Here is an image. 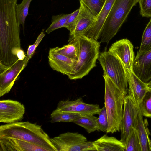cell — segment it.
I'll use <instances>...</instances> for the list:
<instances>
[{"mask_svg": "<svg viewBox=\"0 0 151 151\" xmlns=\"http://www.w3.org/2000/svg\"><path fill=\"white\" fill-rule=\"evenodd\" d=\"M26 56L21 47L20 26L16 18L11 16L0 19V69L12 66Z\"/></svg>", "mask_w": 151, "mask_h": 151, "instance_id": "obj_1", "label": "cell"}, {"mask_svg": "<svg viewBox=\"0 0 151 151\" xmlns=\"http://www.w3.org/2000/svg\"><path fill=\"white\" fill-rule=\"evenodd\" d=\"M10 138L30 142L48 151H57L41 125L29 121L17 122L1 125L0 138Z\"/></svg>", "mask_w": 151, "mask_h": 151, "instance_id": "obj_2", "label": "cell"}, {"mask_svg": "<svg viewBox=\"0 0 151 151\" xmlns=\"http://www.w3.org/2000/svg\"><path fill=\"white\" fill-rule=\"evenodd\" d=\"M103 77L105 83L104 106L108 119L107 133H113L120 131L124 101L126 95L104 72Z\"/></svg>", "mask_w": 151, "mask_h": 151, "instance_id": "obj_3", "label": "cell"}, {"mask_svg": "<svg viewBox=\"0 0 151 151\" xmlns=\"http://www.w3.org/2000/svg\"><path fill=\"white\" fill-rule=\"evenodd\" d=\"M78 45V58L73 74L68 78L70 80L81 79L88 74L96 66L99 57L100 43L84 35L77 38Z\"/></svg>", "mask_w": 151, "mask_h": 151, "instance_id": "obj_4", "label": "cell"}, {"mask_svg": "<svg viewBox=\"0 0 151 151\" xmlns=\"http://www.w3.org/2000/svg\"><path fill=\"white\" fill-rule=\"evenodd\" d=\"M138 0H116L104 25L100 43L108 44L117 34Z\"/></svg>", "mask_w": 151, "mask_h": 151, "instance_id": "obj_5", "label": "cell"}, {"mask_svg": "<svg viewBox=\"0 0 151 151\" xmlns=\"http://www.w3.org/2000/svg\"><path fill=\"white\" fill-rule=\"evenodd\" d=\"M98 59L104 72L122 93L128 95L127 69L120 59L109 50L101 52Z\"/></svg>", "mask_w": 151, "mask_h": 151, "instance_id": "obj_6", "label": "cell"}, {"mask_svg": "<svg viewBox=\"0 0 151 151\" xmlns=\"http://www.w3.org/2000/svg\"><path fill=\"white\" fill-rule=\"evenodd\" d=\"M57 151H96L93 141L78 132H67L51 138Z\"/></svg>", "mask_w": 151, "mask_h": 151, "instance_id": "obj_7", "label": "cell"}, {"mask_svg": "<svg viewBox=\"0 0 151 151\" xmlns=\"http://www.w3.org/2000/svg\"><path fill=\"white\" fill-rule=\"evenodd\" d=\"M138 114V109L133 100L128 94L126 96L120 125V140L124 145L134 128Z\"/></svg>", "mask_w": 151, "mask_h": 151, "instance_id": "obj_8", "label": "cell"}, {"mask_svg": "<svg viewBox=\"0 0 151 151\" xmlns=\"http://www.w3.org/2000/svg\"><path fill=\"white\" fill-rule=\"evenodd\" d=\"M29 60L26 57L24 60H19L9 68L0 70V97L10 91L18 76L27 65Z\"/></svg>", "mask_w": 151, "mask_h": 151, "instance_id": "obj_9", "label": "cell"}, {"mask_svg": "<svg viewBox=\"0 0 151 151\" xmlns=\"http://www.w3.org/2000/svg\"><path fill=\"white\" fill-rule=\"evenodd\" d=\"M100 109L98 104L86 103L81 98H79L74 101H59L55 110L85 116L98 114Z\"/></svg>", "mask_w": 151, "mask_h": 151, "instance_id": "obj_10", "label": "cell"}, {"mask_svg": "<svg viewBox=\"0 0 151 151\" xmlns=\"http://www.w3.org/2000/svg\"><path fill=\"white\" fill-rule=\"evenodd\" d=\"M25 112L24 105L10 99L0 101V122L7 124L21 121Z\"/></svg>", "mask_w": 151, "mask_h": 151, "instance_id": "obj_11", "label": "cell"}, {"mask_svg": "<svg viewBox=\"0 0 151 151\" xmlns=\"http://www.w3.org/2000/svg\"><path fill=\"white\" fill-rule=\"evenodd\" d=\"M108 50L120 59L127 70L133 71L135 55L133 45L129 40L123 39L116 41L111 45Z\"/></svg>", "mask_w": 151, "mask_h": 151, "instance_id": "obj_12", "label": "cell"}, {"mask_svg": "<svg viewBox=\"0 0 151 151\" xmlns=\"http://www.w3.org/2000/svg\"><path fill=\"white\" fill-rule=\"evenodd\" d=\"M48 58L49 65L53 70L68 77L73 74L77 61L56 52L53 48L50 49Z\"/></svg>", "mask_w": 151, "mask_h": 151, "instance_id": "obj_13", "label": "cell"}, {"mask_svg": "<svg viewBox=\"0 0 151 151\" xmlns=\"http://www.w3.org/2000/svg\"><path fill=\"white\" fill-rule=\"evenodd\" d=\"M79 8V12L76 25L73 30L70 33L69 42L76 39L81 35H84L95 18L90 11L81 2Z\"/></svg>", "mask_w": 151, "mask_h": 151, "instance_id": "obj_14", "label": "cell"}, {"mask_svg": "<svg viewBox=\"0 0 151 151\" xmlns=\"http://www.w3.org/2000/svg\"><path fill=\"white\" fill-rule=\"evenodd\" d=\"M133 71L146 83L151 80V49L146 52L137 53L134 62Z\"/></svg>", "mask_w": 151, "mask_h": 151, "instance_id": "obj_15", "label": "cell"}, {"mask_svg": "<svg viewBox=\"0 0 151 151\" xmlns=\"http://www.w3.org/2000/svg\"><path fill=\"white\" fill-rule=\"evenodd\" d=\"M127 71L128 84V94L137 107L140 108V104L149 87L147 83L142 81L133 71Z\"/></svg>", "mask_w": 151, "mask_h": 151, "instance_id": "obj_16", "label": "cell"}, {"mask_svg": "<svg viewBox=\"0 0 151 151\" xmlns=\"http://www.w3.org/2000/svg\"><path fill=\"white\" fill-rule=\"evenodd\" d=\"M116 0H106L102 9L95 17L94 20L84 35L97 40L100 38L105 22Z\"/></svg>", "mask_w": 151, "mask_h": 151, "instance_id": "obj_17", "label": "cell"}, {"mask_svg": "<svg viewBox=\"0 0 151 151\" xmlns=\"http://www.w3.org/2000/svg\"><path fill=\"white\" fill-rule=\"evenodd\" d=\"M48 151L42 147L22 140L0 138V151Z\"/></svg>", "mask_w": 151, "mask_h": 151, "instance_id": "obj_18", "label": "cell"}, {"mask_svg": "<svg viewBox=\"0 0 151 151\" xmlns=\"http://www.w3.org/2000/svg\"><path fill=\"white\" fill-rule=\"evenodd\" d=\"M97 151H125L124 144L120 140L113 137L104 134L93 141Z\"/></svg>", "mask_w": 151, "mask_h": 151, "instance_id": "obj_19", "label": "cell"}, {"mask_svg": "<svg viewBox=\"0 0 151 151\" xmlns=\"http://www.w3.org/2000/svg\"><path fill=\"white\" fill-rule=\"evenodd\" d=\"M134 128L138 133L142 151H149L148 139L151 135L148 128V122L147 118H143L140 108Z\"/></svg>", "mask_w": 151, "mask_h": 151, "instance_id": "obj_20", "label": "cell"}, {"mask_svg": "<svg viewBox=\"0 0 151 151\" xmlns=\"http://www.w3.org/2000/svg\"><path fill=\"white\" fill-rule=\"evenodd\" d=\"M55 51L69 58L78 60V45L77 39L73 40L69 44L61 47L53 48Z\"/></svg>", "mask_w": 151, "mask_h": 151, "instance_id": "obj_21", "label": "cell"}, {"mask_svg": "<svg viewBox=\"0 0 151 151\" xmlns=\"http://www.w3.org/2000/svg\"><path fill=\"white\" fill-rule=\"evenodd\" d=\"M94 115L80 116L72 122L84 128L88 133L96 130V121L97 117Z\"/></svg>", "mask_w": 151, "mask_h": 151, "instance_id": "obj_22", "label": "cell"}, {"mask_svg": "<svg viewBox=\"0 0 151 151\" xmlns=\"http://www.w3.org/2000/svg\"><path fill=\"white\" fill-rule=\"evenodd\" d=\"M32 0H22L19 4H17L16 12L18 23L20 26H24L26 18L28 14L29 8Z\"/></svg>", "mask_w": 151, "mask_h": 151, "instance_id": "obj_23", "label": "cell"}, {"mask_svg": "<svg viewBox=\"0 0 151 151\" xmlns=\"http://www.w3.org/2000/svg\"><path fill=\"white\" fill-rule=\"evenodd\" d=\"M71 14V13L60 14L52 16L51 24L46 30V32L49 34L58 29L65 27V24Z\"/></svg>", "mask_w": 151, "mask_h": 151, "instance_id": "obj_24", "label": "cell"}, {"mask_svg": "<svg viewBox=\"0 0 151 151\" xmlns=\"http://www.w3.org/2000/svg\"><path fill=\"white\" fill-rule=\"evenodd\" d=\"M80 115L78 114L58 111L55 109L50 114L51 123L57 122H72Z\"/></svg>", "mask_w": 151, "mask_h": 151, "instance_id": "obj_25", "label": "cell"}, {"mask_svg": "<svg viewBox=\"0 0 151 151\" xmlns=\"http://www.w3.org/2000/svg\"><path fill=\"white\" fill-rule=\"evenodd\" d=\"M151 49V18L143 33L141 44L137 53L146 52Z\"/></svg>", "mask_w": 151, "mask_h": 151, "instance_id": "obj_26", "label": "cell"}, {"mask_svg": "<svg viewBox=\"0 0 151 151\" xmlns=\"http://www.w3.org/2000/svg\"><path fill=\"white\" fill-rule=\"evenodd\" d=\"M125 151H142L138 133L134 128L125 144Z\"/></svg>", "mask_w": 151, "mask_h": 151, "instance_id": "obj_27", "label": "cell"}, {"mask_svg": "<svg viewBox=\"0 0 151 151\" xmlns=\"http://www.w3.org/2000/svg\"><path fill=\"white\" fill-rule=\"evenodd\" d=\"M139 108L143 116L151 119V88L149 87L140 104Z\"/></svg>", "mask_w": 151, "mask_h": 151, "instance_id": "obj_28", "label": "cell"}, {"mask_svg": "<svg viewBox=\"0 0 151 151\" xmlns=\"http://www.w3.org/2000/svg\"><path fill=\"white\" fill-rule=\"evenodd\" d=\"M98 114L96 121V130L107 133L108 119L105 106L100 109Z\"/></svg>", "mask_w": 151, "mask_h": 151, "instance_id": "obj_29", "label": "cell"}, {"mask_svg": "<svg viewBox=\"0 0 151 151\" xmlns=\"http://www.w3.org/2000/svg\"><path fill=\"white\" fill-rule=\"evenodd\" d=\"M106 0H79L96 17L103 8Z\"/></svg>", "mask_w": 151, "mask_h": 151, "instance_id": "obj_30", "label": "cell"}, {"mask_svg": "<svg viewBox=\"0 0 151 151\" xmlns=\"http://www.w3.org/2000/svg\"><path fill=\"white\" fill-rule=\"evenodd\" d=\"M140 13L144 17H151V0H138Z\"/></svg>", "mask_w": 151, "mask_h": 151, "instance_id": "obj_31", "label": "cell"}, {"mask_svg": "<svg viewBox=\"0 0 151 151\" xmlns=\"http://www.w3.org/2000/svg\"><path fill=\"white\" fill-rule=\"evenodd\" d=\"M79 12V8L71 13L65 24V28H66L70 32H72L75 28Z\"/></svg>", "mask_w": 151, "mask_h": 151, "instance_id": "obj_32", "label": "cell"}, {"mask_svg": "<svg viewBox=\"0 0 151 151\" xmlns=\"http://www.w3.org/2000/svg\"><path fill=\"white\" fill-rule=\"evenodd\" d=\"M45 35V34L43 31L41 32L37 37L35 43L32 45L29 46L27 49L26 56V57L29 60L33 56L37 47Z\"/></svg>", "mask_w": 151, "mask_h": 151, "instance_id": "obj_33", "label": "cell"}, {"mask_svg": "<svg viewBox=\"0 0 151 151\" xmlns=\"http://www.w3.org/2000/svg\"><path fill=\"white\" fill-rule=\"evenodd\" d=\"M148 145L149 151H151V140L149 137L148 139Z\"/></svg>", "mask_w": 151, "mask_h": 151, "instance_id": "obj_34", "label": "cell"}, {"mask_svg": "<svg viewBox=\"0 0 151 151\" xmlns=\"http://www.w3.org/2000/svg\"><path fill=\"white\" fill-rule=\"evenodd\" d=\"M147 84L149 87L151 88V80L147 83Z\"/></svg>", "mask_w": 151, "mask_h": 151, "instance_id": "obj_35", "label": "cell"}, {"mask_svg": "<svg viewBox=\"0 0 151 151\" xmlns=\"http://www.w3.org/2000/svg\"><path fill=\"white\" fill-rule=\"evenodd\" d=\"M150 135H151V132H150Z\"/></svg>", "mask_w": 151, "mask_h": 151, "instance_id": "obj_36", "label": "cell"}]
</instances>
